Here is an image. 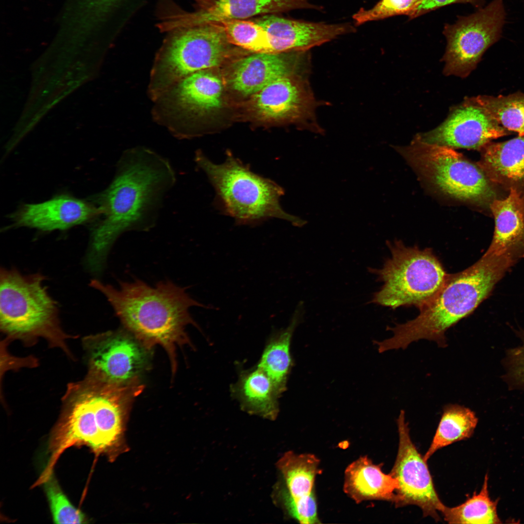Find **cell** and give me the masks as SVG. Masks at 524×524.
I'll return each instance as SVG.
<instances>
[{
  "mask_svg": "<svg viewBox=\"0 0 524 524\" xmlns=\"http://www.w3.org/2000/svg\"><path fill=\"white\" fill-rule=\"evenodd\" d=\"M176 179L170 162L151 149L139 146L123 152L112 181L98 198L102 217L93 229L86 259L92 271L102 270L122 233L148 230L155 225Z\"/></svg>",
  "mask_w": 524,
  "mask_h": 524,
  "instance_id": "1",
  "label": "cell"
},
{
  "mask_svg": "<svg viewBox=\"0 0 524 524\" xmlns=\"http://www.w3.org/2000/svg\"><path fill=\"white\" fill-rule=\"evenodd\" d=\"M515 263L487 251L470 267L448 276L434 298L420 309L415 318L388 327L393 335L376 342L379 352L406 349L413 342L426 339L447 346L446 331L471 314L490 294L494 285Z\"/></svg>",
  "mask_w": 524,
  "mask_h": 524,
  "instance_id": "2",
  "label": "cell"
},
{
  "mask_svg": "<svg viewBox=\"0 0 524 524\" xmlns=\"http://www.w3.org/2000/svg\"><path fill=\"white\" fill-rule=\"evenodd\" d=\"M119 285L115 288L96 279L90 283L106 297L128 331L147 346L162 345L174 361L176 345L188 341L186 326H197L189 309L206 306L169 280L154 286L139 279Z\"/></svg>",
  "mask_w": 524,
  "mask_h": 524,
  "instance_id": "3",
  "label": "cell"
},
{
  "mask_svg": "<svg viewBox=\"0 0 524 524\" xmlns=\"http://www.w3.org/2000/svg\"><path fill=\"white\" fill-rule=\"evenodd\" d=\"M194 159L214 189L218 207L234 218L237 225H255L272 218L299 227L306 224L282 209L279 202L284 195L281 187L252 172L230 152L221 164L213 163L199 150Z\"/></svg>",
  "mask_w": 524,
  "mask_h": 524,
  "instance_id": "4",
  "label": "cell"
},
{
  "mask_svg": "<svg viewBox=\"0 0 524 524\" xmlns=\"http://www.w3.org/2000/svg\"><path fill=\"white\" fill-rule=\"evenodd\" d=\"M40 274L23 275L15 269L1 268L0 326L8 338L27 344L45 339L50 346L63 349L72 358L66 344L70 336L62 329L57 303L43 285Z\"/></svg>",
  "mask_w": 524,
  "mask_h": 524,
  "instance_id": "5",
  "label": "cell"
},
{
  "mask_svg": "<svg viewBox=\"0 0 524 524\" xmlns=\"http://www.w3.org/2000/svg\"><path fill=\"white\" fill-rule=\"evenodd\" d=\"M390 256L381 268L368 272L383 282L369 303L392 309L414 306L419 310L437 295L448 275L432 249L407 246L400 240L387 241Z\"/></svg>",
  "mask_w": 524,
  "mask_h": 524,
  "instance_id": "6",
  "label": "cell"
},
{
  "mask_svg": "<svg viewBox=\"0 0 524 524\" xmlns=\"http://www.w3.org/2000/svg\"><path fill=\"white\" fill-rule=\"evenodd\" d=\"M396 149L420 177L443 194L489 209L498 198L496 187L478 164L453 148L414 136L409 144Z\"/></svg>",
  "mask_w": 524,
  "mask_h": 524,
  "instance_id": "7",
  "label": "cell"
},
{
  "mask_svg": "<svg viewBox=\"0 0 524 524\" xmlns=\"http://www.w3.org/2000/svg\"><path fill=\"white\" fill-rule=\"evenodd\" d=\"M169 33L151 69L147 93L151 100L182 78L218 66L232 51V45L216 23L178 29Z\"/></svg>",
  "mask_w": 524,
  "mask_h": 524,
  "instance_id": "8",
  "label": "cell"
},
{
  "mask_svg": "<svg viewBox=\"0 0 524 524\" xmlns=\"http://www.w3.org/2000/svg\"><path fill=\"white\" fill-rule=\"evenodd\" d=\"M122 396L121 387L88 375L67 385L55 430L66 447L86 444L104 452L100 431Z\"/></svg>",
  "mask_w": 524,
  "mask_h": 524,
  "instance_id": "9",
  "label": "cell"
},
{
  "mask_svg": "<svg viewBox=\"0 0 524 524\" xmlns=\"http://www.w3.org/2000/svg\"><path fill=\"white\" fill-rule=\"evenodd\" d=\"M506 12L503 0H493L456 22L446 24V40L443 73L465 78L475 69L485 51L500 38Z\"/></svg>",
  "mask_w": 524,
  "mask_h": 524,
  "instance_id": "10",
  "label": "cell"
},
{
  "mask_svg": "<svg viewBox=\"0 0 524 524\" xmlns=\"http://www.w3.org/2000/svg\"><path fill=\"white\" fill-rule=\"evenodd\" d=\"M143 344L129 331H109L85 336L82 345L87 375L116 385L136 382L148 361Z\"/></svg>",
  "mask_w": 524,
  "mask_h": 524,
  "instance_id": "11",
  "label": "cell"
},
{
  "mask_svg": "<svg viewBox=\"0 0 524 524\" xmlns=\"http://www.w3.org/2000/svg\"><path fill=\"white\" fill-rule=\"evenodd\" d=\"M405 411L397 420L399 445L395 461L390 474L397 480L394 504L395 507L415 505L424 516L440 520L438 512L445 506L435 490L426 461L412 442Z\"/></svg>",
  "mask_w": 524,
  "mask_h": 524,
  "instance_id": "12",
  "label": "cell"
},
{
  "mask_svg": "<svg viewBox=\"0 0 524 524\" xmlns=\"http://www.w3.org/2000/svg\"><path fill=\"white\" fill-rule=\"evenodd\" d=\"M493 118L476 97L465 98L450 110L440 125L415 136L421 141L455 148L480 151L492 140L510 133Z\"/></svg>",
  "mask_w": 524,
  "mask_h": 524,
  "instance_id": "13",
  "label": "cell"
},
{
  "mask_svg": "<svg viewBox=\"0 0 524 524\" xmlns=\"http://www.w3.org/2000/svg\"><path fill=\"white\" fill-rule=\"evenodd\" d=\"M252 108L261 119L299 122L307 129L321 132L316 122L318 106L307 78L292 74L280 77L253 95Z\"/></svg>",
  "mask_w": 524,
  "mask_h": 524,
  "instance_id": "14",
  "label": "cell"
},
{
  "mask_svg": "<svg viewBox=\"0 0 524 524\" xmlns=\"http://www.w3.org/2000/svg\"><path fill=\"white\" fill-rule=\"evenodd\" d=\"M195 10L180 12L165 17L169 31L233 19H245L298 9L321 7L310 0H193Z\"/></svg>",
  "mask_w": 524,
  "mask_h": 524,
  "instance_id": "15",
  "label": "cell"
},
{
  "mask_svg": "<svg viewBox=\"0 0 524 524\" xmlns=\"http://www.w3.org/2000/svg\"><path fill=\"white\" fill-rule=\"evenodd\" d=\"M265 31L269 53L307 51L343 34L354 32L349 23L309 22L265 15L254 20Z\"/></svg>",
  "mask_w": 524,
  "mask_h": 524,
  "instance_id": "16",
  "label": "cell"
},
{
  "mask_svg": "<svg viewBox=\"0 0 524 524\" xmlns=\"http://www.w3.org/2000/svg\"><path fill=\"white\" fill-rule=\"evenodd\" d=\"M97 206L67 195L26 204L11 216L14 224L43 231L65 230L101 215Z\"/></svg>",
  "mask_w": 524,
  "mask_h": 524,
  "instance_id": "17",
  "label": "cell"
},
{
  "mask_svg": "<svg viewBox=\"0 0 524 524\" xmlns=\"http://www.w3.org/2000/svg\"><path fill=\"white\" fill-rule=\"evenodd\" d=\"M479 151L477 164L490 180L524 197V135L503 142L491 141Z\"/></svg>",
  "mask_w": 524,
  "mask_h": 524,
  "instance_id": "18",
  "label": "cell"
},
{
  "mask_svg": "<svg viewBox=\"0 0 524 524\" xmlns=\"http://www.w3.org/2000/svg\"><path fill=\"white\" fill-rule=\"evenodd\" d=\"M505 198H496L490 209L495 229L487 251L515 262L524 257V197L514 190Z\"/></svg>",
  "mask_w": 524,
  "mask_h": 524,
  "instance_id": "19",
  "label": "cell"
},
{
  "mask_svg": "<svg viewBox=\"0 0 524 524\" xmlns=\"http://www.w3.org/2000/svg\"><path fill=\"white\" fill-rule=\"evenodd\" d=\"M282 53H253L238 61L230 77L232 88L244 96L254 95L275 80L292 74Z\"/></svg>",
  "mask_w": 524,
  "mask_h": 524,
  "instance_id": "20",
  "label": "cell"
},
{
  "mask_svg": "<svg viewBox=\"0 0 524 524\" xmlns=\"http://www.w3.org/2000/svg\"><path fill=\"white\" fill-rule=\"evenodd\" d=\"M397 488V480L367 456L354 460L345 470L344 491L357 504L371 500L394 503Z\"/></svg>",
  "mask_w": 524,
  "mask_h": 524,
  "instance_id": "21",
  "label": "cell"
},
{
  "mask_svg": "<svg viewBox=\"0 0 524 524\" xmlns=\"http://www.w3.org/2000/svg\"><path fill=\"white\" fill-rule=\"evenodd\" d=\"M232 389L245 411L268 419H276L279 411L280 394L270 378L261 369L257 367L242 373Z\"/></svg>",
  "mask_w": 524,
  "mask_h": 524,
  "instance_id": "22",
  "label": "cell"
},
{
  "mask_svg": "<svg viewBox=\"0 0 524 524\" xmlns=\"http://www.w3.org/2000/svg\"><path fill=\"white\" fill-rule=\"evenodd\" d=\"M305 312L304 303L299 302L288 326L274 335L265 346L257 367L271 379L280 395L286 389L293 361L290 352L293 333L301 322Z\"/></svg>",
  "mask_w": 524,
  "mask_h": 524,
  "instance_id": "23",
  "label": "cell"
},
{
  "mask_svg": "<svg viewBox=\"0 0 524 524\" xmlns=\"http://www.w3.org/2000/svg\"><path fill=\"white\" fill-rule=\"evenodd\" d=\"M477 422L475 413L470 409L456 404L445 405L431 443L423 456L425 460L427 462L438 450L470 438Z\"/></svg>",
  "mask_w": 524,
  "mask_h": 524,
  "instance_id": "24",
  "label": "cell"
},
{
  "mask_svg": "<svg viewBox=\"0 0 524 524\" xmlns=\"http://www.w3.org/2000/svg\"><path fill=\"white\" fill-rule=\"evenodd\" d=\"M319 464V459L313 454L286 452L277 463L287 486L284 491L295 498L315 492V478L321 471Z\"/></svg>",
  "mask_w": 524,
  "mask_h": 524,
  "instance_id": "25",
  "label": "cell"
},
{
  "mask_svg": "<svg viewBox=\"0 0 524 524\" xmlns=\"http://www.w3.org/2000/svg\"><path fill=\"white\" fill-rule=\"evenodd\" d=\"M488 475L484 478L480 491L462 504L453 508L445 506L441 511L449 524H500L497 514V501L492 500L488 489Z\"/></svg>",
  "mask_w": 524,
  "mask_h": 524,
  "instance_id": "26",
  "label": "cell"
},
{
  "mask_svg": "<svg viewBox=\"0 0 524 524\" xmlns=\"http://www.w3.org/2000/svg\"><path fill=\"white\" fill-rule=\"evenodd\" d=\"M483 106L504 128L524 135V94L515 93L497 97H476Z\"/></svg>",
  "mask_w": 524,
  "mask_h": 524,
  "instance_id": "27",
  "label": "cell"
},
{
  "mask_svg": "<svg viewBox=\"0 0 524 524\" xmlns=\"http://www.w3.org/2000/svg\"><path fill=\"white\" fill-rule=\"evenodd\" d=\"M214 23L221 27L231 45L252 53H269L266 33L254 20L233 19Z\"/></svg>",
  "mask_w": 524,
  "mask_h": 524,
  "instance_id": "28",
  "label": "cell"
},
{
  "mask_svg": "<svg viewBox=\"0 0 524 524\" xmlns=\"http://www.w3.org/2000/svg\"><path fill=\"white\" fill-rule=\"evenodd\" d=\"M42 478L54 523L59 524L85 523L86 520L84 514L70 503L52 473Z\"/></svg>",
  "mask_w": 524,
  "mask_h": 524,
  "instance_id": "29",
  "label": "cell"
},
{
  "mask_svg": "<svg viewBox=\"0 0 524 524\" xmlns=\"http://www.w3.org/2000/svg\"><path fill=\"white\" fill-rule=\"evenodd\" d=\"M421 0H380L369 10L360 8L353 16L356 25L398 15L411 19Z\"/></svg>",
  "mask_w": 524,
  "mask_h": 524,
  "instance_id": "30",
  "label": "cell"
},
{
  "mask_svg": "<svg viewBox=\"0 0 524 524\" xmlns=\"http://www.w3.org/2000/svg\"><path fill=\"white\" fill-rule=\"evenodd\" d=\"M283 504L290 516L301 524L320 523L318 515L317 503L315 492L309 495L295 498L285 491L282 492Z\"/></svg>",
  "mask_w": 524,
  "mask_h": 524,
  "instance_id": "31",
  "label": "cell"
},
{
  "mask_svg": "<svg viewBox=\"0 0 524 524\" xmlns=\"http://www.w3.org/2000/svg\"><path fill=\"white\" fill-rule=\"evenodd\" d=\"M522 344L508 350L505 359L504 380L512 389L524 390V330L516 331Z\"/></svg>",
  "mask_w": 524,
  "mask_h": 524,
  "instance_id": "32",
  "label": "cell"
},
{
  "mask_svg": "<svg viewBox=\"0 0 524 524\" xmlns=\"http://www.w3.org/2000/svg\"><path fill=\"white\" fill-rule=\"evenodd\" d=\"M454 3H470L477 9L483 7L484 0H421L412 19L446 5Z\"/></svg>",
  "mask_w": 524,
  "mask_h": 524,
  "instance_id": "33",
  "label": "cell"
}]
</instances>
